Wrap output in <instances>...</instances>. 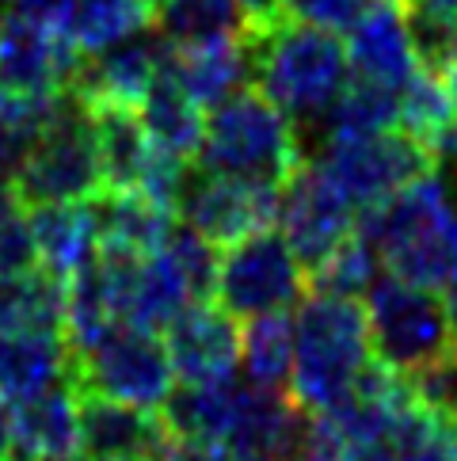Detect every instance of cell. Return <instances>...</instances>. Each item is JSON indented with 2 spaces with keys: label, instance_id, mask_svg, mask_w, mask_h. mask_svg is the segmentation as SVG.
<instances>
[{
  "label": "cell",
  "instance_id": "27",
  "mask_svg": "<svg viewBox=\"0 0 457 461\" xmlns=\"http://www.w3.org/2000/svg\"><path fill=\"white\" fill-rule=\"evenodd\" d=\"M153 27L172 46L248 39L252 20L237 0H157Z\"/></svg>",
  "mask_w": 457,
  "mask_h": 461
},
{
  "label": "cell",
  "instance_id": "50",
  "mask_svg": "<svg viewBox=\"0 0 457 461\" xmlns=\"http://www.w3.org/2000/svg\"><path fill=\"white\" fill-rule=\"evenodd\" d=\"M0 23H4V15H0Z\"/></svg>",
  "mask_w": 457,
  "mask_h": 461
},
{
  "label": "cell",
  "instance_id": "32",
  "mask_svg": "<svg viewBox=\"0 0 457 461\" xmlns=\"http://www.w3.org/2000/svg\"><path fill=\"white\" fill-rule=\"evenodd\" d=\"M58 104L54 95H8L0 92V184H12L27 153L35 149Z\"/></svg>",
  "mask_w": 457,
  "mask_h": 461
},
{
  "label": "cell",
  "instance_id": "21",
  "mask_svg": "<svg viewBox=\"0 0 457 461\" xmlns=\"http://www.w3.org/2000/svg\"><path fill=\"white\" fill-rule=\"evenodd\" d=\"M31 237H35V252L42 267L69 278L76 267L100 252V225H95V210L88 203H42L27 206Z\"/></svg>",
  "mask_w": 457,
  "mask_h": 461
},
{
  "label": "cell",
  "instance_id": "5",
  "mask_svg": "<svg viewBox=\"0 0 457 461\" xmlns=\"http://www.w3.org/2000/svg\"><path fill=\"white\" fill-rule=\"evenodd\" d=\"M15 199L23 206L42 203H88L103 191L100 141H95L92 111L73 92H58V104L35 149L12 176Z\"/></svg>",
  "mask_w": 457,
  "mask_h": 461
},
{
  "label": "cell",
  "instance_id": "15",
  "mask_svg": "<svg viewBox=\"0 0 457 461\" xmlns=\"http://www.w3.org/2000/svg\"><path fill=\"white\" fill-rule=\"evenodd\" d=\"M347 65L354 77L389 88H404L412 80L419 61L408 39V15L400 0H370L363 8V15L347 27Z\"/></svg>",
  "mask_w": 457,
  "mask_h": 461
},
{
  "label": "cell",
  "instance_id": "34",
  "mask_svg": "<svg viewBox=\"0 0 457 461\" xmlns=\"http://www.w3.org/2000/svg\"><path fill=\"white\" fill-rule=\"evenodd\" d=\"M389 447L400 461H457V420L412 404L389 431Z\"/></svg>",
  "mask_w": 457,
  "mask_h": 461
},
{
  "label": "cell",
  "instance_id": "3",
  "mask_svg": "<svg viewBox=\"0 0 457 461\" xmlns=\"http://www.w3.org/2000/svg\"><path fill=\"white\" fill-rule=\"evenodd\" d=\"M370 362L373 343L366 305L336 294H305L293 317L290 401L309 411H336L354 397Z\"/></svg>",
  "mask_w": 457,
  "mask_h": 461
},
{
  "label": "cell",
  "instance_id": "18",
  "mask_svg": "<svg viewBox=\"0 0 457 461\" xmlns=\"http://www.w3.org/2000/svg\"><path fill=\"white\" fill-rule=\"evenodd\" d=\"M165 73L199 107H218L228 95L252 85V54L248 39H221L199 46H172Z\"/></svg>",
  "mask_w": 457,
  "mask_h": 461
},
{
  "label": "cell",
  "instance_id": "26",
  "mask_svg": "<svg viewBox=\"0 0 457 461\" xmlns=\"http://www.w3.org/2000/svg\"><path fill=\"white\" fill-rule=\"evenodd\" d=\"M138 119L160 153H172L179 160L194 164L199 145H202V122L206 119H202V107L194 104L168 73L157 77V85L149 88V95H145L141 107H138Z\"/></svg>",
  "mask_w": 457,
  "mask_h": 461
},
{
  "label": "cell",
  "instance_id": "20",
  "mask_svg": "<svg viewBox=\"0 0 457 461\" xmlns=\"http://www.w3.org/2000/svg\"><path fill=\"white\" fill-rule=\"evenodd\" d=\"M73 382V351L65 336L54 332H20L0 336V393L20 404L27 397Z\"/></svg>",
  "mask_w": 457,
  "mask_h": 461
},
{
  "label": "cell",
  "instance_id": "19",
  "mask_svg": "<svg viewBox=\"0 0 457 461\" xmlns=\"http://www.w3.org/2000/svg\"><path fill=\"white\" fill-rule=\"evenodd\" d=\"M12 408V457L46 461L80 450V393L73 382H61Z\"/></svg>",
  "mask_w": 457,
  "mask_h": 461
},
{
  "label": "cell",
  "instance_id": "23",
  "mask_svg": "<svg viewBox=\"0 0 457 461\" xmlns=\"http://www.w3.org/2000/svg\"><path fill=\"white\" fill-rule=\"evenodd\" d=\"M244 382H179L157 408L160 423L172 438H194V442H225L228 427L237 420Z\"/></svg>",
  "mask_w": 457,
  "mask_h": 461
},
{
  "label": "cell",
  "instance_id": "8",
  "mask_svg": "<svg viewBox=\"0 0 457 461\" xmlns=\"http://www.w3.org/2000/svg\"><path fill=\"white\" fill-rule=\"evenodd\" d=\"M309 294V271L290 252L282 233L264 229L237 244H228L218 259L214 302L240 321L264 312H290Z\"/></svg>",
  "mask_w": 457,
  "mask_h": 461
},
{
  "label": "cell",
  "instance_id": "14",
  "mask_svg": "<svg viewBox=\"0 0 457 461\" xmlns=\"http://www.w3.org/2000/svg\"><path fill=\"white\" fill-rule=\"evenodd\" d=\"M175 382H228L240 370V324L214 298L191 302L165 328Z\"/></svg>",
  "mask_w": 457,
  "mask_h": 461
},
{
  "label": "cell",
  "instance_id": "4",
  "mask_svg": "<svg viewBox=\"0 0 457 461\" xmlns=\"http://www.w3.org/2000/svg\"><path fill=\"white\" fill-rule=\"evenodd\" d=\"M301 160L305 149L298 130H293V119L248 85L218 107H210L194 168L282 187V179Z\"/></svg>",
  "mask_w": 457,
  "mask_h": 461
},
{
  "label": "cell",
  "instance_id": "9",
  "mask_svg": "<svg viewBox=\"0 0 457 461\" xmlns=\"http://www.w3.org/2000/svg\"><path fill=\"white\" fill-rule=\"evenodd\" d=\"M317 160L354 203V210L385 203L389 194L435 172L431 153L416 138H408L404 130H381V134L363 138H328Z\"/></svg>",
  "mask_w": 457,
  "mask_h": 461
},
{
  "label": "cell",
  "instance_id": "12",
  "mask_svg": "<svg viewBox=\"0 0 457 461\" xmlns=\"http://www.w3.org/2000/svg\"><path fill=\"white\" fill-rule=\"evenodd\" d=\"M172 42L157 27H141L134 35L103 46L95 54H80L76 73L65 92H73L88 111L95 107H130L138 111L141 100L165 73Z\"/></svg>",
  "mask_w": 457,
  "mask_h": 461
},
{
  "label": "cell",
  "instance_id": "35",
  "mask_svg": "<svg viewBox=\"0 0 457 461\" xmlns=\"http://www.w3.org/2000/svg\"><path fill=\"white\" fill-rule=\"evenodd\" d=\"M168 263L175 267V275L187 283L194 302H210L214 298V283H218V249L210 244L202 233H194L191 225H172V233L165 240Z\"/></svg>",
  "mask_w": 457,
  "mask_h": 461
},
{
  "label": "cell",
  "instance_id": "1",
  "mask_svg": "<svg viewBox=\"0 0 457 461\" xmlns=\"http://www.w3.org/2000/svg\"><path fill=\"white\" fill-rule=\"evenodd\" d=\"M354 233L400 283L446 290L457 278V203L438 168L389 194L385 203L366 206Z\"/></svg>",
  "mask_w": 457,
  "mask_h": 461
},
{
  "label": "cell",
  "instance_id": "47",
  "mask_svg": "<svg viewBox=\"0 0 457 461\" xmlns=\"http://www.w3.org/2000/svg\"><path fill=\"white\" fill-rule=\"evenodd\" d=\"M46 461H92L88 454H80V450H73V454H61V457H46Z\"/></svg>",
  "mask_w": 457,
  "mask_h": 461
},
{
  "label": "cell",
  "instance_id": "7",
  "mask_svg": "<svg viewBox=\"0 0 457 461\" xmlns=\"http://www.w3.org/2000/svg\"><path fill=\"white\" fill-rule=\"evenodd\" d=\"M73 385L76 393L157 411L175 385V370L157 332L119 324L88 351L73 355Z\"/></svg>",
  "mask_w": 457,
  "mask_h": 461
},
{
  "label": "cell",
  "instance_id": "17",
  "mask_svg": "<svg viewBox=\"0 0 457 461\" xmlns=\"http://www.w3.org/2000/svg\"><path fill=\"white\" fill-rule=\"evenodd\" d=\"M301 404H293L286 393L255 389L244 382L237 420L228 427L221 447L237 461H290L293 438H298Z\"/></svg>",
  "mask_w": 457,
  "mask_h": 461
},
{
  "label": "cell",
  "instance_id": "41",
  "mask_svg": "<svg viewBox=\"0 0 457 461\" xmlns=\"http://www.w3.org/2000/svg\"><path fill=\"white\" fill-rule=\"evenodd\" d=\"M69 5H73V0H12V12L23 15V20H35L42 27L65 31V20H69Z\"/></svg>",
  "mask_w": 457,
  "mask_h": 461
},
{
  "label": "cell",
  "instance_id": "36",
  "mask_svg": "<svg viewBox=\"0 0 457 461\" xmlns=\"http://www.w3.org/2000/svg\"><path fill=\"white\" fill-rule=\"evenodd\" d=\"M31 267H39V252L35 237H31L27 206L15 199L8 184H0V278H12Z\"/></svg>",
  "mask_w": 457,
  "mask_h": 461
},
{
  "label": "cell",
  "instance_id": "25",
  "mask_svg": "<svg viewBox=\"0 0 457 461\" xmlns=\"http://www.w3.org/2000/svg\"><path fill=\"white\" fill-rule=\"evenodd\" d=\"M95 141H100L103 191H138L157 157V145L145 134L138 111L130 107H95Z\"/></svg>",
  "mask_w": 457,
  "mask_h": 461
},
{
  "label": "cell",
  "instance_id": "30",
  "mask_svg": "<svg viewBox=\"0 0 457 461\" xmlns=\"http://www.w3.org/2000/svg\"><path fill=\"white\" fill-rule=\"evenodd\" d=\"M153 8L145 0H73L65 35L73 39L80 54H95L134 31L149 27Z\"/></svg>",
  "mask_w": 457,
  "mask_h": 461
},
{
  "label": "cell",
  "instance_id": "10",
  "mask_svg": "<svg viewBox=\"0 0 457 461\" xmlns=\"http://www.w3.org/2000/svg\"><path fill=\"white\" fill-rule=\"evenodd\" d=\"M354 221H358L354 203L320 168V160H301L282 179L274 225H279L282 240L301 259L305 271H313L324 256L336 252L354 233Z\"/></svg>",
  "mask_w": 457,
  "mask_h": 461
},
{
  "label": "cell",
  "instance_id": "39",
  "mask_svg": "<svg viewBox=\"0 0 457 461\" xmlns=\"http://www.w3.org/2000/svg\"><path fill=\"white\" fill-rule=\"evenodd\" d=\"M366 5L370 0H282V15L339 35V31H347L363 15Z\"/></svg>",
  "mask_w": 457,
  "mask_h": 461
},
{
  "label": "cell",
  "instance_id": "45",
  "mask_svg": "<svg viewBox=\"0 0 457 461\" xmlns=\"http://www.w3.org/2000/svg\"><path fill=\"white\" fill-rule=\"evenodd\" d=\"M438 77H443V88L450 92V100H453V107H457V54L446 61V69L438 73Z\"/></svg>",
  "mask_w": 457,
  "mask_h": 461
},
{
  "label": "cell",
  "instance_id": "42",
  "mask_svg": "<svg viewBox=\"0 0 457 461\" xmlns=\"http://www.w3.org/2000/svg\"><path fill=\"white\" fill-rule=\"evenodd\" d=\"M400 8L408 15H423V20H438V23L457 27V0H400Z\"/></svg>",
  "mask_w": 457,
  "mask_h": 461
},
{
  "label": "cell",
  "instance_id": "48",
  "mask_svg": "<svg viewBox=\"0 0 457 461\" xmlns=\"http://www.w3.org/2000/svg\"><path fill=\"white\" fill-rule=\"evenodd\" d=\"M114 461H149V457H114Z\"/></svg>",
  "mask_w": 457,
  "mask_h": 461
},
{
  "label": "cell",
  "instance_id": "16",
  "mask_svg": "<svg viewBox=\"0 0 457 461\" xmlns=\"http://www.w3.org/2000/svg\"><path fill=\"white\" fill-rule=\"evenodd\" d=\"M168 438L157 411L80 393V454L92 461L149 457Z\"/></svg>",
  "mask_w": 457,
  "mask_h": 461
},
{
  "label": "cell",
  "instance_id": "46",
  "mask_svg": "<svg viewBox=\"0 0 457 461\" xmlns=\"http://www.w3.org/2000/svg\"><path fill=\"white\" fill-rule=\"evenodd\" d=\"M446 312H450V324H453V332H457V278L446 286Z\"/></svg>",
  "mask_w": 457,
  "mask_h": 461
},
{
  "label": "cell",
  "instance_id": "24",
  "mask_svg": "<svg viewBox=\"0 0 457 461\" xmlns=\"http://www.w3.org/2000/svg\"><path fill=\"white\" fill-rule=\"evenodd\" d=\"M20 332L65 336V278L50 267L0 278V336Z\"/></svg>",
  "mask_w": 457,
  "mask_h": 461
},
{
  "label": "cell",
  "instance_id": "40",
  "mask_svg": "<svg viewBox=\"0 0 457 461\" xmlns=\"http://www.w3.org/2000/svg\"><path fill=\"white\" fill-rule=\"evenodd\" d=\"M149 461H237L221 442H194V438H165L149 454Z\"/></svg>",
  "mask_w": 457,
  "mask_h": 461
},
{
  "label": "cell",
  "instance_id": "22",
  "mask_svg": "<svg viewBox=\"0 0 457 461\" xmlns=\"http://www.w3.org/2000/svg\"><path fill=\"white\" fill-rule=\"evenodd\" d=\"M95 225H100V249L153 256L165 249V240L175 225V213L141 191H100L92 199Z\"/></svg>",
  "mask_w": 457,
  "mask_h": 461
},
{
  "label": "cell",
  "instance_id": "28",
  "mask_svg": "<svg viewBox=\"0 0 457 461\" xmlns=\"http://www.w3.org/2000/svg\"><path fill=\"white\" fill-rule=\"evenodd\" d=\"M400 114V88L378 85L366 77H347V85L339 88L336 104L324 111L317 122L324 141L328 138H363V134H381V130H397Z\"/></svg>",
  "mask_w": 457,
  "mask_h": 461
},
{
  "label": "cell",
  "instance_id": "37",
  "mask_svg": "<svg viewBox=\"0 0 457 461\" xmlns=\"http://www.w3.org/2000/svg\"><path fill=\"white\" fill-rule=\"evenodd\" d=\"M404 377H408V389H412L419 408L435 411V416L457 420V343Z\"/></svg>",
  "mask_w": 457,
  "mask_h": 461
},
{
  "label": "cell",
  "instance_id": "29",
  "mask_svg": "<svg viewBox=\"0 0 457 461\" xmlns=\"http://www.w3.org/2000/svg\"><path fill=\"white\" fill-rule=\"evenodd\" d=\"M244 382L271 393H290L293 377V321L286 312H264L240 328Z\"/></svg>",
  "mask_w": 457,
  "mask_h": 461
},
{
  "label": "cell",
  "instance_id": "31",
  "mask_svg": "<svg viewBox=\"0 0 457 461\" xmlns=\"http://www.w3.org/2000/svg\"><path fill=\"white\" fill-rule=\"evenodd\" d=\"M453 122H457V107L450 100V92L443 88V77L431 69H416L412 80L400 88L397 130H404L408 138H416L423 149H431Z\"/></svg>",
  "mask_w": 457,
  "mask_h": 461
},
{
  "label": "cell",
  "instance_id": "49",
  "mask_svg": "<svg viewBox=\"0 0 457 461\" xmlns=\"http://www.w3.org/2000/svg\"><path fill=\"white\" fill-rule=\"evenodd\" d=\"M145 5H149V8H157V0H145Z\"/></svg>",
  "mask_w": 457,
  "mask_h": 461
},
{
  "label": "cell",
  "instance_id": "11",
  "mask_svg": "<svg viewBox=\"0 0 457 461\" xmlns=\"http://www.w3.org/2000/svg\"><path fill=\"white\" fill-rule=\"evenodd\" d=\"M175 213L194 233H202L214 249H228V244H237L252 233L274 229L279 187L191 168L184 191H179Z\"/></svg>",
  "mask_w": 457,
  "mask_h": 461
},
{
  "label": "cell",
  "instance_id": "43",
  "mask_svg": "<svg viewBox=\"0 0 457 461\" xmlns=\"http://www.w3.org/2000/svg\"><path fill=\"white\" fill-rule=\"evenodd\" d=\"M237 5L248 12L252 27L271 23V20H279V15H282V0H237Z\"/></svg>",
  "mask_w": 457,
  "mask_h": 461
},
{
  "label": "cell",
  "instance_id": "6",
  "mask_svg": "<svg viewBox=\"0 0 457 461\" xmlns=\"http://www.w3.org/2000/svg\"><path fill=\"white\" fill-rule=\"evenodd\" d=\"M366 321L373 358L397 374H412L457 343L446 298L385 275L366 294Z\"/></svg>",
  "mask_w": 457,
  "mask_h": 461
},
{
  "label": "cell",
  "instance_id": "44",
  "mask_svg": "<svg viewBox=\"0 0 457 461\" xmlns=\"http://www.w3.org/2000/svg\"><path fill=\"white\" fill-rule=\"evenodd\" d=\"M12 401L0 393V461L12 457V438H15V427H12Z\"/></svg>",
  "mask_w": 457,
  "mask_h": 461
},
{
  "label": "cell",
  "instance_id": "13",
  "mask_svg": "<svg viewBox=\"0 0 457 461\" xmlns=\"http://www.w3.org/2000/svg\"><path fill=\"white\" fill-rule=\"evenodd\" d=\"M80 50L65 31L42 27L23 15L0 23V92L8 95H54L76 73Z\"/></svg>",
  "mask_w": 457,
  "mask_h": 461
},
{
  "label": "cell",
  "instance_id": "33",
  "mask_svg": "<svg viewBox=\"0 0 457 461\" xmlns=\"http://www.w3.org/2000/svg\"><path fill=\"white\" fill-rule=\"evenodd\" d=\"M381 259L370 244L351 233L336 252H328L309 271V294H336V298H363L378 283Z\"/></svg>",
  "mask_w": 457,
  "mask_h": 461
},
{
  "label": "cell",
  "instance_id": "38",
  "mask_svg": "<svg viewBox=\"0 0 457 461\" xmlns=\"http://www.w3.org/2000/svg\"><path fill=\"white\" fill-rule=\"evenodd\" d=\"M408 39H412V50H416L419 69L443 73L446 61L457 54V27L453 23H438V20H423V15H408Z\"/></svg>",
  "mask_w": 457,
  "mask_h": 461
},
{
  "label": "cell",
  "instance_id": "2",
  "mask_svg": "<svg viewBox=\"0 0 457 461\" xmlns=\"http://www.w3.org/2000/svg\"><path fill=\"white\" fill-rule=\"evenodd\" d=\"M252 85L293 122H320L347 85V42L336 31L279 15L248 31Z\"/></svg>",
  "mask_w": 457,
  "mask_h": 461
}]
</instances>
